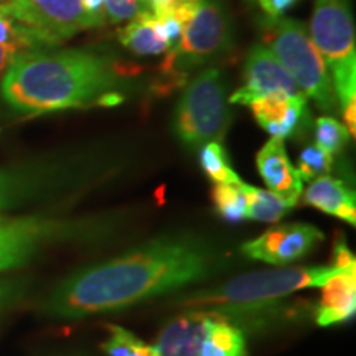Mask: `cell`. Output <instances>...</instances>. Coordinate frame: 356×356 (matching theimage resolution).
Instances as JSON below:
<instances>
[{"label":"cell","instance_id":"cell-1","mask_svg":"<svg viewBox=\"0 0 356 356\" xmlns=\"http://www.w3.org/2000/svg\"><path fill=\"white\" fill-rule=\"evenodd\" d=\"M225 264L204 239L163 236L126 254L84 267L50 293L43 309L55 318L106 314L200 282Z\"/></svg>","mask_w":356,"mask_h":356},{"label":"cell","instance_id":"cell-2","mask_svg":"<svg viewBox=\"0 0 356 356\" xmlns=\"http://www.w3.org/2000/svg\"><path fill=\"white\" fill-rule=\"evenodd\" d=\"M126 78L121 65L104 53L47 47L15 56L0 92L12 109L25 114L118 106L126 99Z\"/></svg>","mask_w":356,"mask_h":356},{"label":"cell","instance_id":"cell-3","mask_svg":"<svg viewBox=\"0 0 356 356\" xmlns=\"http://www.w3.org/2000/svg\"><path fill=\"white\" fill-rule=\"evenodd\" d=\"M175 10L184 22L180 42L165 53L160 73L167 86L185 83L197 66L233 47V25L220 0H177Z\"/></svg>","mask_w":356,"mask_h":356},{"label":"cell","instance_id":"cell-4","mask_svg":"<svg viewBox=\"0 0 356 356\" xmlns=\"http://www.w3.org/2000/svg\"><path fill=\"white\" fill-rule=\"evenodd\" d=\"M310 38L330 71L350 136L356 132V37L348 0H315Z\"/></svg>","mask_w":356,"mask_h":356},{"label":"cell","instance_id":"cell-5","mask_svg":"<svg viewBox=\"0 0 356 356\" xmlns=\"http://www.w3.org/2000/svg\"><path fill=\"white\" fill-rule=\"evenodd\" d=\"M264 42L300 92L312 97L323 113L340 114L330 71L300 20L291 17L266 20Z\"/></svg>","mask_w":356,"mask_h":356},{"label":"cell","instance_id":"cell-6","mask_svg":"<svg viewBox=\"0 0 356 356\" xmlns=\"http://www.w3.org/2000/svg\"><path fill=\"white\" fill-rule=\"evenodd\" d=\"M113 228V221L102 218L6 216L0 215V273L29 262L53 243L99 239Z\"/></svg>","mask_w":356,"mask_h":356},{"label":"cell","instance_id":"cell-7","mask_svg":"<svg viewBox=\"0 0 356 356\" xmlns=\"http://www.w3.org/2000/svg\"><path fill=\"white\" fill-rule=\"evenodd\" d=\"M337 266L277 267L249 273L226 280L215 289L190 297L186 304L193 307H249L269 304L280 297L307 287H322L335 274Z\"/></svg>","mask_w":356,"mask_h":356},{"label":"cell","instance_id":"cell-8","mask_svg":"<svg viewBox=\"0 0 356 356\" xmlns=\"http://www.w3.org/2000/svg\"><path fill=\"white\" fill-rule=\"evenodd\" d=\"M226 83L221 71L207 68L186 84L173 114V131L190 149L221 142L231 126Z\"/></svg>","mask_w":356,"mask_h":356},{"label":"cell","instance_id":"cell-9","mask_svg":"<svg viewBox=\"0 0 356 356\" xmlns=\"http://www.w3.org/2000/svg\"><path fill=\"white\" fill-rule=\"evenodd\" d=\"M0 6L44 47H55L91 29L81 0H2Z\"/></svg>","mask_w":356,"mask_h":356},{"label":"cell","instance_id":"cell-10","mask_svg":"<svg viewBox=\"0 0 356 356\" xmlns=\"http://www.w3.org/2000/svg\"><path fill=\"white\" fill-rule=\"evenodd\" d=\"M73 168L56 160H40L0 168V215L44 198L70 185Z\"/></svg>","mask_w":356,"mask_h":356},{"label":"cell","instance_id":"cell-11","mask_svg":"<svg viewBox=\"0 0 356 356\" xmlns=\"http://www.w3.org/2000/svg\"><path fill=\"white\" fill-rule=\"evenodd\" d=\"M323 233L305 222L277 225L256 239L244 243L241 251L251 259L274 266H286L309 254L323 241Z\"/></svg>","mask_w":356,"mask_h":356},{"label":"cell","instance_id":"cell-12","mask_svg":"<svg viewBox=\"0 0 356 356\" xmlns=\"http://www.w3.org/2000/svg\"><path fill=\"white\" fill-rule=\"evenodd\" d=\"M274 92L297 95L300 89L273 51L264 43H257L248 51L243 68V84L228 97L229 104L249 106L256 99Z\"/></svg>","mask_w":356,"mask_h":356},{"label":"cell","instance_id":"cell-13","mask_svg":"<svg viewBox=\"0 0 356 356\" xmlns=\"http://www.w3.org/2000/svg\"><path fill=\"white\" fill-rule=\"evenodd\" d=\"M333 264L335 274L322 286V297L315 309L320 327L345 322L356 310V261L343 239L335 244Z\"/></svg>","mask_w":356,"mask_h":356},{"label":"cell","instance_id":"cell-14","mask_svg":"<svg viewBox=\"0 0 356 356\" xmlns=\"http://www.w3.org/2000/svg\"><path fill=\"white\" fill-rule=\"evenodd\" d=\"M257 124L273 137L286 140L309 127L310 111L304 92H274L249 104Z\"/></svg>","mask_w":356,"mask_h":356},{"label":"cell","instance_id":"cell-15","mask_svg":"<svg viewBox=\"0 0 356 356\" xmlns=\"http://www.w3.org/2000/svg\"><path fill=\"white\" fill-rule=\"evenodd\" d=\"M256 165L269 191L296 207L304 191V181L289 159L284 140L270 137L256 155Z\"/></svg>","mask_w":356,"mask_h":356},{"label":"cell","instance_id":"cell-16","mask_svg":"<svg viewBox=\"0 0 356 356\" xmlns=\"http://www.w3.org/2000/svg\"><path fill=\"white\" fill-rule=\"evenodd\" d=\"M211 312H191L173 318L159 335V356H200Z\"/></svg>","mask_w":356,"mask_h":356},{"label":"cell","instance_id":"cell-17","mask_svg":"<svg viewBox=\"0 0 356 356\" xmlns=\"http://www.w3.org/2000/svg\"><path fill=\"white\" fill-rule=\"evenodd\" d=\"M305 204L335 216L338 220L355 225L356 222V197L341 180L332 177H320L310 181V185L302 191Z\"/></svg>","mask_w":356,"mask_h":356},{"label":"cell","instance_id":"cell-18","mask_svg":"<svg viewBox=\"0 0 356 356\" xmlns=\"http://www.w3.org/2000/svg\"><path fill=\"white\" fill-rule=\"evenodd\" d=\"M129 24L118 30V38L122 47L140 56L162 55L168 51V47L160 38L155 25V17L145 8H140Z\"/></svg>","mask_w":356,"mask_h":356},{"label":"cell","instance_id":"cell-19","mask_svg":"<svg viewBox=\"0 0 356 356\" xmlns=\"http://www.w3.org/2000/svg\"><path fill=\"white\" fill-rule=\"evenodd\" d=\"M246 338L243 330L222 317L218 312H211L208 330L204 333L200 356H246Z\"/></svg>","mask_w":356,"mask_h":356},{"label":"cell","instance_id":"cell-20","mask_svg":"<svg viewBox=\"0 0 356 356\" xmlns=\"http://www.w3.org/2000/svg\"><path fill=\"white\" fill-rule=\"evenodd\" d=\"M239 188H241L244 198H246L248 220L277 222L292 210V207H289L284 200H280L273 191L257 188V186L249 185L243 180L239 181Z\"/></svg>","mask_w":356,"mask_h":356},{"label":"cell","instance_id":"cell-21","mask_svg":"<svg viewBox=\"0 0 356 356\" xmlns=\"http://www.w3.org/2000/svg\"><path fill=\"white\" fill-rule=\"evenodd\" d=\"M200 165L213 184H238L241 180L231 167L228 152L221 142H208L200 147Z\"/></svg>","mask_w":356,"mask_h":356},{"label":"cell","instance_id":"cell-22","mask_svg":"<svg viewBox=\"0 0 356 356\" xmlns=\"http://www.w3.org/2000/svg\"><path fill=\"white\" fill-rule=\"evenodd\" d=\"M109 337L102 343V351L108 356H159L155 345H149L126 328L109 325Z\"/></svg>","mask_w":356,"mask_h":356},{"label":"cell","instance_id":"cell-23","mask_svg":"<svg viewBox=\"0 0 356 356\" xmlns=\"http://www.w3.org/2000/svg\"><path fill=\"white\" fill-rule=\"evenodd\" d=\"M241 181V180H239ZM238 184H215L211 190V200L218 215L226 221L239 222L248 220L246 198Z\"/></svg>","mask_w":356,"mask_h":356},{"label":"cell","instance_id":"cell-24","mask_svg":"<svg viewBox=\"0 0 356 356\" xmlns=\"http://www.w3.org/2000/svg\"><path fill=\"white\" fill-rule=\"evenodd\" d=\"M0 44L12 50L15 55L47 48L40 40L30 33L25 26L13 20L0 6Z\"/></svg>","mask_w":356,"mask_h":356},{"label":"cell","instance_id":"cell-25","mask_svg":"<svg viewBox=\"0 0 356 356\" xmlns=\"http://www.w3.org/2000/svg\"><path fill=\"white\" fill-rule=\"evenodd\" d=\"M350 137L345 124H341L332 115H322L315 121V144L332 155L340 154L348 144Z\"/></svg>","mask_w":356,"mask_h":356},{"label":"cell","instance_id":"cell-26","mask_svg":"<svg viewBox=\"0 0 356 356\" xmlns=\"http://www.w3.org/2000/svg\"><path fill=\"white\" fill-rule=\"evenodd\" d=\"M296 168L302 181H312L315 178L327 177L333 168V155L317 144L307 145L300 152L299 165Z\"/></svg>","mask_w":356,"mask_h":356},{"label":"cell","instance_id":"cell-27","mask_svg":"<svg viewBox=\"0 0 356 356\" xmlns=\"http://www.w3.org/2000/svg\"><path fill=\"white\" fill-rule=\"evenodd\" d=\"M155 25H157V32L160 35V38L165 42L168 50L177 47V43L180 42L181 30H184V22L178 17L177 10L165 12L162 13V15L155 17Z\"/></svg>","mask_w":356,"mask_h":356},{"label":"cell","instance_id":"cell-28","mask_svg":"<svg viewBox=\"0 0 356 356\" xmlns=\"http://www.w3.org/2000/svg\"><path fill=\"white\" fill-rule=\"evenodd\" d=\"M139 0H104L106 20L113 24H122L131 20L140 10Z\"/></svg>","mask_w":356,"mask_h":356},{"label":"cell","instance_id":"cell-29","mask_svg":"<svg viewBox=\"0 0 356 356\" xmlns=\"http://www.w3.org/2000/svg\"><path fill=\"white\" fill-rule=\"evenodd\" d=\"M24 282L17 279H0V312L8 309L24 296Z\"/></svg>","mask_w":356,"mask_h":356},{"label":"cell","instance_id":"cell-30","mask_svg":"<svg viewBox=\"0 0 356 356\" xmlns=\"http://www.w3.org/2000/svg\"><path fill=\"white\" fill-rule=\"evenodd\" d=\"M81 8L91 29L106 24L104 0H81Z\"/></svg>","mask_w":356,"mask_h":356},{"label":"cell","instance_id":"cell-31","mask_svg":"<svg viewBox=\"0 0 356 356\" xmlns=\"http://www.w3.org/2000/svg\"><path fill=\"white\" fill-rule=\"evenodd\" d=\"M256 2L266 13L267 20H275L286 15L289 8H292L299 0H256Z\"/></svg>","mask_w":356,"mask_h":356},{"label":"cell","instance_id":"cell-32","mask_svg":"<svg viewBox=\"0 0 356 356\" xmlns=\"http://www.w3.org/2000/svg\"><path fill=\"white\" fill-rule=\"evenodd\" d=\"M140 7L152 13L154 17L162 15V13L175 10L177 0H139Z\"/></svg>","mask_w":356,"mask_h":356},{"label":"cell","instance_id":"cell-33","mask_svg":"<svg viewBox=\"0 0 356 356\" xmlns=\"http://www.w3.org/2000/svg\"><path fill=\"white\" fill-rule=\"evenodd\" d=\"M15 56L19 55H15L12 50H8V48L0 44V84H2V79L6 76L8 68H10L13 60H15Z\"/></svg>","mask_w":356,"mask_h":356},{"label":"cell","instance_id":"cell-34","mask_svg":"<svg viewBox=\"0 0 356 356\" xmlns=\"http://www.w3.org/2000/svg\"><path fill=\"white\" fill-rule=\"evenodd\" d=\"M0 2H2V0H0Z\"/></svg>","mask_w":356,"mask_h":356}]
</instances>
